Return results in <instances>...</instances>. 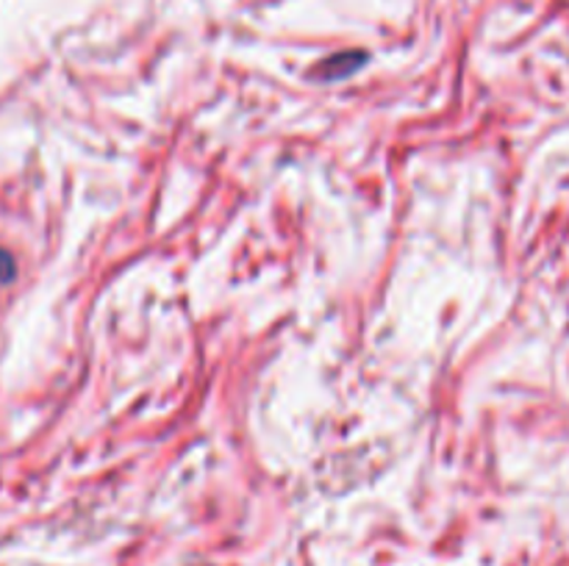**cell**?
I'll list each match as a JSON object with an SVG mask.
<instances>
[{"label":"cell","instance_id":"2","mask_svg":"<svg viewBox=\"0 0 569 566\" xmlns=\"http://www.w3.org/2000/svg\"><path fill=\"white\" fill-rule=\"evenodd\" d=\"M14 277V259L9 250L0 247V283H9Z\"/></svg>","mask_w":569,"mask_h":566},{"label":"cell","instance_id":"1","mask_svg":"<svg viewBox=\"0 0 569 566\" xmlns=\"http://www.w3.org/2000/svg\"><path fill=\"white\" fill-rule=\"evenodd\" d=\"M364 61H367V55L364 53L345 50V53H336V55H331V59H325L323 64L317 67V72H314V75L325 78V81H336V78H345V75H350L353 70H358Z\"/></svg>","mask_w":569,"mask_h":566}]
</instances>
